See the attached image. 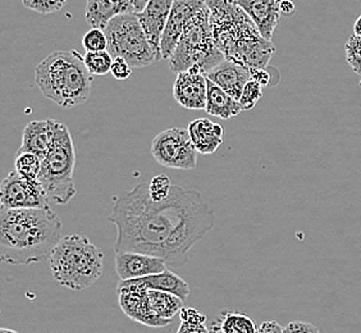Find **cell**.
<instances>
[{"label":"cell","instance_id":"6da1fadb","mask_svg":"<svg viewBox=\"0 0 361 333\" xmlns=\"http://www.w3.org/2000/svg\"><path fill=\"white\" fill-rule=\"evenodd\" d=\"M108 221L118 231L116 251L142 253L180 268L214 227L216 214L197 190L173 185L168 199L154 202L149 183H139L114 198Z\"/></svg>","mask_w":361,"mask_h":333},{"label":"cell","instance_id":"7a4b0ae2","mask_svg":"<svg viewBox=\"0 0 361 333\" xmlns=\"http://www.w3.org/2000/svg\"><path fill=\"white\" fill-rule=\"evenodd\" d=\"M63 223L51 208L0 209V259L11 265L42 263L62 240Z\"/></svg>","mask_w":361,"mask_h":333},{"label":"cell","instance_id":"3957f363","mask_svg":"<svg viewBox=\"0 0 361 333\" xmlns=\"http://www.w3.org/2000/svg\"><path fill=\"white\" fill-rule=\"evenodd\" d=\"M35 83L44 97L63 109L84 104L92 90V76L77 50L49 54L36 66Z\"/></svg>","mask_w":361,"mask_h":333},{"label":"cell","instance_id":"277c9868","mask_svg":"<svg viewBox=\"0 0 361 333\" xmlns=\"http://www.w3.org/2000/svg\"><path fill=\"white\" fill-rule=\"evenodd\" d=\"M103 251L89 237H62L50 257L53 277L61 286L81 291L97 284L103 276Z\"/></svg>","mask_w":361,"mask_h":333},{"label":"cell","instance_id":"5b68a950","mask_svg":"<svg viewBox=\"0 0 361 333\" xmlns=\"http://www.w3.org/2000/svg\"><path fill=\"white\" fill-rule=\"evenodd\" d=\"M224 59L226 56L214 42L210 11L205 4L188 22L177 48L168 59L169 68L178 75L192 67H199L207 75Z\"/></svg>","mask_w":361,"mask_h":333},{"label":"cell","instance_id":"8992f818","mask_svg":"<svg viewBox=\"0 0 361 333\" xmlns=\"http://www.w3.org/2000/svg\"><path fill=\"white\" fill-rule=\"evenodd\" d=\"M75 166L76 152L68 127L56 122V133L48 155L42 160L39 181L48 195L49 202L66 205L75 198Z\"/></svg>","mask_w":361,"mask_h":333},{"label":"cell","instance_id":"52a82bcc","mask_svg":"<svg viewBox=\"0 0 361 333\" xmlns=\"http://www.w3.org/2000/svg\"><path fill=\"white\" fill-rule=\"evenodd\" d=\"M104 32L108 39V52L113 58L125 59L133 68H144L157 62L137 13L116 17Z\"/></svg>","mask_w":361,"mask_h":333},{"label":"cell","instance_id":"ba28073f","mask_svg":"<svg viewBox=\"0 0 361 333\" xmlns=\"http://www.w3.org/2000/svg\"><path fill=\"white\" fill-rule=\"evenodd\" d=\"M210 11V26L216 47L226 56L243 36L257 30L250 17L231 0H204Z\"/></svg>","mask_w":361,"mask_h":333},{"label":"cell","instance_id":"9c48e42d","mask_svg":"<svg viewBox=\"0 0 361 333\" xmlns=\"http://www.w3.org/2000/svg\"><path fill=\"white\" fill-rule=\"evenodd\" d=\"M152 155L161 166L173 169L190 171L197 166V150L188 128L173 127L158 133L152 143Z\"/></svg>","mask_w":361,"mask_h":333},{"label":"cell","instance_id":"30bf717a","mask_svg":"<svg viewBox=\"0 0 361 333\" xmlns=\"http://www.w3.org/2000/svg\"><path fill=\"white\" fill-rule=\"evenodd\" d=\"M117 292L119 306L130 320L153 328H161L172 323L161 320L155 314L149 300V289H146L139 279L119 281Z\"/></svg>","mask_w":361,"mask_h":333},{"label":"cell","instance_id":"8fae6325","mask_svg":"<svg viewBox=\"0 0 361 333\" xmlns=\"http://www.w3.org/2000/svg\"><path fill=\"white\" fill-rule=\"evenodd\" d=\"M1 208L44 209L49 208L48 195L40 181L27 180L12 171L1 185Z\"/></svg>","mask_w":361,"mask_h":333},{"label":"cell","instance_id":"7c38bea8","mask_svg":"<svg viewBox=\"0 0 361 333\" xmlns=\"http://www.w3.org/2000/svg\"><path fill=\"white\" fill-rule=\"evenodd\" d=\"M276 48L271 40H267L255 30L243 36L229 49L226 59L240 63L250 70H264L271 62Z\"/></svg>","mask_w":361,"mask_h":333},{"label":"cell","instance_id":"4fadbf2b","mask_svg":"<svg viewBox=\"0 0 361 333\" xmlns=\"http://www.w3.org/2000/svg\"><path fill=\"white\" fill-rule=\"evenodd\" d=\"M176 102L190 111H202L207 108L208 78L199 67L180 72L173 83Z\"/></svg>","mask_w":361,"mask_h":333},{"label":"cell","instance_id":"5bb4252c","mask_svg":"<svg viewBox=\"0 0 361 333\" xmlns=\"http://www.w3.org/2000/svg\"><path fill=\"white\" fill-rule=\"evenodd\" d=\"M204 6V0H174L160 44L163 59H169L173 54L188 22Z\"/></svg>","mask_w":361,"mask_h":333},{"label":"cell","instance_id":"9a60e30c","mask_svg":"<svg viewBox=\"0 0 361 333\" xmlns=\"http://www.w3.org/2000/svg\"><path fill=\"white\" fill-rule=\"evenodd\" d=\"M174 0H150L145 9L137 13L140 23L145 31L146 37L153 49L157 62L163 59L161 56V37L167 26L168 18L172 11Z\"/></svg>","mask_w":361,"mask_h":333},{"label":"cell","instance_id":"2e32d148","mask_svg":"<svg viewBox=\"0 0 361 333\" xmlns=\"http://www.w3.org/2000/svg\"><path fill=\"white\" fill-rule=\"evenodd\" d=\"M114 260L121 281L139 279L168 270L167 263L163 259L135 251H116Z\"/></svg>","mask_w":361,"mask_h":333},{"label":"cell","instance_id":"e0dca14e","mask_svg":"<svg viewBox=\"0 0 361 333\" xmlns=\"http://www.w3.org/2000/svg\"><path fill=\"white\" fill-rule=\"evenodd\" d=\"M281 1L282 0H237L235 3L250 17L260 35L271 42V36L282 14Z\"/></svg>","mask_w":361,"mask_h":333},{"label":"cell","instance_id":"ac0fdd59","mask_svg":"<svg viewBox=\"0 0 361 333\" xmlns=\"http://www.w3.org/2000/svg\"><path fill=\"white\" fill-rule=\"evenodd\" d=\"M207 77L209 81L216 83L218 87L236 100H240L246 83L252 80L250 68L231 59H224L219 66L207 73Z\"/></svg>","mask_w":361,"mask_h":333},{"label":"cell","instance_id":"d6986e66","mask_svg":"<svg viewBox=\"0 0 361 333\" xmlns=\"http://www.w3.org/2000/svg\"><path fill=\"white\" fill-rule=\"evenodd\" d=\"M56 122V119H39L27 123L18 152L35 154L40 159H45L54 140Z\"/></svg>","mask_w":361,"mask_h":333},{"label":"cell","instance_id":"ffe728a7","mask_svg":"<svg viewBox=\"0 0 361 333\" xmlns=\"http://www.w3.org/2000/svg\"><path fill=\"white\" fill-rule=\"evenodd\" d=\"M131 13L136 12L130 0H86L85 17L91 28L105 30L116 17Z\"/></svg>","mask_w":361,"mask_h":333},{"label":"cell","instance_id":"44dd1931","mask_svg":"<svg viewBox=\"0 0 361 333\" xmlns=\"http://www.w3.org/2000/svg\"><path fill=\"white\" fill-rule=\"evenodd\" d=\"M188 130L197 153H216L223 144L224 130L222 126L210 119H195L188 125Z\"/></svg>","mask_w":361,"mask_h":333},{"label":"cell","instance_id":"7402d4cb","mask_svg":"<svg viewBox=\"0 0 361 333\" xmlns=\"http://www.w3.org/2000/svg\"><path fill=\"white\" fill-rule=\"evenodd\" d=\"M205 111L209 116L229 119L238 116L243 111V108L238 100L233 99L226 91L218 87L216 83L208 80V99H207Z\"/></svg>","mask_w":361,"mask_h":333},{"label":"cell","instance_id":"603a6c76","mask_svg":"<svg viewBox=\"0 0 361 333\" xmlns=\"http://www.w3.org/2000/svg\"><path fill=\"white\" fill-rule=\"evenodd\" d=\"M139 281L149 290L169 292V293H173L176 296L182 298L183 301L190 295V286L188 282L171 270H166V271L158 273V274H153V276L139 278Z\"/></svg>","mask_w":361,"mask_h":333},{"label":"cell","instance_id":"cb8c5ba5","mask_svg":"<svg viewBox=\"0 0 361 333\" xmlns=\"http://www.w3.org/2000/svg\"><path fill=\"white\" fill-rule=\"evenodd\" d=\"M210 333H257L259 327L249 315L223 310L209 326Z\"/></svg>","mask_w":361,"mask_h":333},{"label":"cell","instance_id":"d4e9b609","mask_svg":"<svg viewBox=\"0 0 361 333\" xmlns=\"http://www.w3.org/2000/svg\"><path fill=\"white\" fill-rule=\"evenodd\" d=\"M149 300L152 303L154 312L161 320L172 322L177 314L183 309V300L169 292L149 290Z\"/></svg>","mask_w":361,"mask_h":333},{"label":"cell","instance_id":"484cf974","mask_svg":"<svg viewBox=\"0 0 361 333\" xmlns=\"http://www.w3.org/2000/svg\"><path fill=\"white\" fill-rule=\"evenodd\" d=\"M42 168V160L35 154L17 152L14 160V171L23 178L39 181Z\"/></svg>","mask_w":361,"mask_h":333},{"label":"cell","instance_id":"4316f807","mask_svg":"<svg viewBox=\"0 0 361 333\" xmlns=\"http://www.w3.org/2000/svg\"><path fill=\"white\" fill-rule=\"evenodd\" d=\"M84 61L91 76H105L111 72L114 58L108 50L87 52L84 56Z\"/></svg>","mask_w":361,"mask_h":333},{"label":"cell","instance_id":"83f0119b","mask_svg":"<svg viewBox=\"0 0 361 333\" xmlns=\"http://www.w3.org/2000/svg\"><path fill=\"white\" fill-rule=\"evenodd\" d=\"M172 182L167 174H158L149 183V194L154 202H163L169 198L172 191Z\"/></svg>","mask_w":361,"mask_h":333},{"label":"cell","instance_id":"f1b7e54d","mask_svg":"<svg viewBox=\"0 0 361 333\" xmlns=\"http://www.w3.org/2000/svg\"><path fill=\"white\" fill-rule=\"evenodd\" d=\"M263 86L257 83L255 80H250L243 87V95L240 97V104L243 111H251L255 108V105L259 103V100L263 97Z\"/></svg>","mask_w":361,"mask_h":333},{"label":"cell","instance_id":"f546056e","mask_svg":"<svg viewBox=\"0 0 361 333\" xmlns=\"http://www.w3.org/2000/svg\"><path fill=\"white\" fill-rule=\"evenodd\" d=\"M82 45L86 53L108 50V39L105 35L104 30L91 28L90 31H87L82 37Z\"/></svg>","mask_w":361,"mask_h":333},{"label":"cell","instance_id":"4dcf8cb0","mask_svg":"<svg viewBox=\"0 0 361 333\" xmlns=\"http://www.w3.org/2000/svg\"><path fill=\"white\" fill-rule=\"evenodd\" d=\"M66 3L67 0H22L25 8L42 14L59 12L66 6Z\"/></svg>","mask_w":361,"mask_h":333},{"label":"cell","instance_id":"1f68e13d","mask_svg":"<svg viewBox=\"0 0 361 333\" xmlns=\"http://www.w3.org/2000/svg\"><path fill=\"white\" fill-rule=\"evenodd\" d=\"M346 59L350 67L361 76V37L360 36H350L348 42L345 45Z\"/></svg>","mask_w":361,"mask_h":333},{"label":"cell","instance_id":"d6a6232c","mask_svg":"<svg viewBox=\"0 0 361 333\" xmlns=\"http://www.w3.org/2000/svg\"><path fill=\"white\" fill-rule=\"evenodd\" d=\"M133 67L128 62H126L125 59L122 58H114L113 64H111V76L114 77L116 80H128L131 75H133Z\"/></svg>","mask_w":361,"mask_h":333},{"label":"cell","instance_id":"836d02e7","mask_svg":"<svg viewBox=\"0 0 361 333\" xmlns=\"http://www.w3.org/2000/svg\"><path fill=\"white\" fill-rule=\"evenodd\" d=\"M180 322L190 325H205L207 315L194 308H183L180 313Z\"/></svg>","mask_w":361,"mask_h":333},{"label":"cell","instance_id":"e575fe53","mask_svg":"<svg viewBox=\"0 0 361 333\" xmlns=\"http://www.w3.org/2000/svg\"><path fill=\"white\" fill-rule=\"evenodd\" d=\"M283 333H322L319 328L314 326L309 322H291L287 326L283 327Z\"/></svg>","mask_w":361,"mask_h":333},{"label":"cell","instance_id":"d590c367","mask_svg":"<svg viewBox=\"0 0 361 333\" xmlns=\"http://www.w3.org/2000/svg\"><path fill=\"white\" fill-rule=\"evenodd\" d=\"M177 333H210V331L207 325H190V323L180 322Z\"/></svg>","mask_w":361,"mask_h":333},{"label":"cell","instance_id":"8d00e7d4","mask_svg":"<svg viewBox=\"0 0 361 333\" xmlns=\"http://www.w3.org/2000/svg\"><path fill=\"white\" fill-rule=\"evenodd\" d=\"M251 78L264 87L271 83V76L267 68H264V70H251Z\"/></svg>","mask_w":361,"mask_h":333},{"label":"cell","instance_id":"74e56055","mask_svg":"<svg viewBox=\"0 0 361 333\" xmlns=\"http://www.w3.org/2000/svg\"><path fill=\"white\" fill-rule=\"evenodd\" d=\"M257 333H283V327L276 320H268L260 325Z\"/></svg>","mask_w":361,"mask_h":333},{"label":"cell","instance_id":"f35d334b","mask_svg":"<svg viewBox=\"0 0 361 333\" xmlns=\"http://www.w3.org/2000/svg\"><path fill=\"white\" fill-rule=\"evenodd\" d=\"M295 12V4L292 3V0H282L281 1V13L285 16H292Z\"/></svg>","mask_w":361,"mask_h":333},{"label":"cell","instance_id":"ab89813d","mask_svg":"<svg viewBox=\"0 0 361 333\" xmlns=\"http://www.w3.org/2000/svg\"><path fill=\"white\" fill-rule=\"evenodd\" d=\"M130 1H131V4H133L135 12H136V13H141V12L145 9L147 3H149L150 0H130Z\"/></svg>","mask_w":361,"mask_h":333},{"label":"cell","instance_id":"60d3db41","mask_svg":"<svg viewBox=\"0 0 361 333\" xmlns=\"http://www.w3.org/2000/svg\"><path fill=\"white\" fill-rule=\"evenodd\" d=\"M354 35L361 37V16L356 20L354 25Z\"/></svg>","mask_w":361,"mask_h":333},{"label":"cell","instance_id":"b9f144b4","mask_svg":"<svg viewBox=\"0 0 361 333\" xmlns=\"http://www.w3.org/2000/svg\"><path fill=\"white\" fill-rule=\"evenodd\" d=\"M0 333H18L13 331V329H7V328H3V329H0Z\"/></svg>","mask_w":361,"mask_h":333},{"label":"cell","instance_id":"7bdbcfd3","mask_svg":"<svg viewBox=\"0 0 361 333\" xmlns=\"http://www.w3.org/2000/svg\"><path fill=\"white\" fill-rule=\"evenodd\" d=\"M231 1H237V0H231Z\"/></svg>","mask_w":361,"mask_h":333}]
</instances>
